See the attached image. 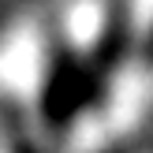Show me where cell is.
<instances>
[{"mask_svg": "<svg viewBox=\"0 0 153 153\" xmlns=\"http://www.w3.org/2000/svg\"><path fill=\"white\" fill-rule=\"evenodd\" d=\"M82 94H90V79L75 64H60L52 71L49 86H45V112H49V120L52 123H64L71 112H79Z\"/></svg>", "mask_w": 153, "mask_h": 153, "instance_id": "obj_1", "label": "cell"}]
</instances>
